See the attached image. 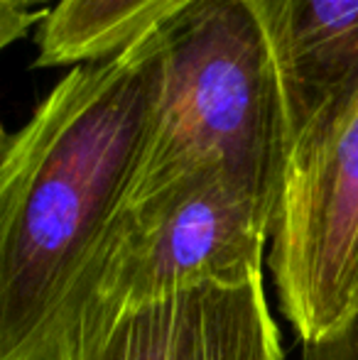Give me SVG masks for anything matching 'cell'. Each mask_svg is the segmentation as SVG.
<instances>
[{
  "instance_id": "6da1fadb",
  "label": "cell",
  "mask_w": 358,
  "mask_h": 360,
  "mask_svg": "<svg viewBox=\"0 0 358 360\" xmlns=\"http://www.w3.org/2000/svg\"><path fill=\"white\" fill-rule=\"evenodd\" d=\"M162 79L160 30L69 69L0 160V360H34L74 275L118 214Z\"/></svg>"
},
{
  "instance_id": "7a4b0ae2",
  "label": "cell",
  "mask_w": 358,
  "mask_h": 360,
  "mask_svg": "<svg viewBox=\"0 0 358 360\" xmlns=\"http://www.w3.org/2000/svg\"><path fill=\"white\" fill-rule=\"evenodd\" d=\"M158 30L160 94L123 204L226 174L277 206L287 167L285 108L255 18L238 0H191Z\"/></svg>"
},
{
  "instance_id": "3957f363",
  "label": "cell",
  "mask_w": 358,
  "mask_h": 360,
  "mask_svg": "<svg viewBox=\"0 0 358 360\" xmlns=\"http://www.w3.org/2000/svg\"><path fill=\"white\" fill-rule=\"evenodd\" d=\"M277 206L226 174L123 204L74 275L34 360L98 333L130 309L263 270Z\"/></svg>"
},
{
  "instance_id": "277c9868",
  "label": "cell",
  "mask_w": 358,
  "mask_h": 360,
  "mask_svg": "<svg viewBox=\"0 0 358 360\" xmlns=\"http://www.w3.org/2000/svg\"><path fill=\"white\" fill-rule=\"evenodd\" d=\"M280 311L302 343L358 307V101L312 155L285 169L270 238Z\"/></svg>"
},
{
  "instance_id": "5b68a950",
  "label": "cell",
  "mask_w": 358,
  "mask_h": 360,
  "mask_svg": "<svg viewBox=\"0 0 358 360\" xmlns=\"http://www.w3.org/2000/svg\"><path fill=\"white\" fill-rule=\"evenodd\" d=\"M238 3L258 22L280 81L290 167L324 143L358 101V0Z\"/></svg>"
},
{
  "instance_id": "8992f818",
  "label": "cell",
  "mask_w": 358,
  "mask_h": 360,
  "mask_svg": "<svg viewBox=\"0 0 358 360\" xmlns=\"http://www.w3.org/2000/svg\"><path fill=\"white\" fill-rule=\"evenodd\" d=\"M191 0H57L37 30V67L108 57L160 27Z\"/></svg>"
},
{
  "instance_id": "52a82bcc",
  "label": "cell",
  "mask_w": 358,
  "mask_h": 360,
  "mask_svg": "<svg viewBox=\"0 0 358 360\" xmlns=\"http://www.w3.org/2000/svg\"><path fill=\"white\" fill-rule=\"evenodd\" d=\"M179 360H285L263 270L191 294Z\"/></svg>"
},
{
  "instance_id": "ba28073f",
  "label": "cell",
  "mask_w": 358,
  "mask_h": 360,
  "mask_svg": "<svg viewBox=\"0 0 358 360\" xmlns=\"http://www.w3.org/2000/svg\"><path fill=\"white\" fill-rule=\"evenodd\" d=\"M191 294L130 309L94 336L57 346L44 360H179Z\"/></svg>"
},
{
  "instance_id": "9c48e42d",
  "label": "cell",
  "mask_w": 358,
  "mask_h": 360,
  "mask_svg": "<svg viewBox=\"0 0 358 360\" xmlns=\"http://www.w3.org/2000/svg\"><path fill=\"white\" fill-rule=\"evenodd\" d=\"M302 360H358V307L339 331L302 343Z\"/></svg>"
},
{
  "instance_id": "30bf717a",
  "label": "cell",
  "mask_w": 358,
  "mask_h": 360,
  "mask_svg": "<svg viewBox=\"0 0 358 360\" xmlns=\"http://www.w3.org/2000/svg\"><path fill=\"white\" fill-rule=\"evenodd\" d=\"M42 3L44 0H0V39H3V47L27 34L37 22L42 25L44 13H39Z\"/></svg>"
}]
</instances>
